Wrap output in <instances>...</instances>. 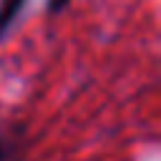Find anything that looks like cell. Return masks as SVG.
I'll list each match as a JSON object with an SVG mask.
<instances>
[{"instance_id":"2","label":"cell","mask_w":161,"mask_h":161,"mask_svg":"<svg viewBox=\"0 0 161 161\" xmlns=\"http://www.w3.org/2000/svg\"><path fill=\"white\" fill-rule=\"evenodd\" d=\"M0 161H20V148L15 141L0 136Z\"/></svg>"},{"instance_id":"1","label":"cell","mask_w":161,"mask_h":161,"mask_svg":"<svg viewBox=\"0 0 161 161\" xmlns=\"http://www.w3.org/2000/svg\"><path fill=\"white\" fill-rule=\"evenodd\" d=\"M25 0H0V38L5 35V30L13 25V20L18 18L20 8Z\"/></svg>"},{"instance_id":"3","label":"cell","mask_w":161,"mask_h":161,"mask_svg":"<svg viewBox=\"0 0 161 161\" xmlns=\"http://www.w3.org/2000/svg\"><path fill=\"white\" fill-rule=\"evenodd\" d=\"M65 3H68V0H48V8H50L53 13H58V10L65 8Z\"/></svg>"}]
</instances>
